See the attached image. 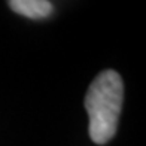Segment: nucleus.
Here are the masks:
<instances>
[{"instance_id":"nucleus-1","label":"nucleus","mask_w":146,"mask_h":146,"mask_svg":"<svg viewBox=\"0 0 146 146\" xmlns=\"http://www.w3.org/2000/svg\"><path fill=\"white\" fill-rule=\"evenodd\" d=\"M124 84L119 73L104 70L91 82L85 96L90 116V137L97 145L108 143L115 136L122 108Z\"/></svg>"},{"instance_id":"nucleus-2","label":"nucleus","mask_w":146,"mask_h":146,"mask_svg":"<svg viewBox=\"0 0 146 146\" xmlns=\"http://www.w3.org/2000/svg\"><path fill=\"white\" fill-rule=\"evenodd\" d=\"M9 6L17 14L31 19L49 17L52 14V9H54L52 3L48 0H11Z\"/></svg>"}]
</instances>
